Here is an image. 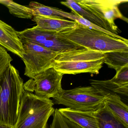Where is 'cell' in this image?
Segmentation results:
<instances>
[{
  "instance_id": "obj_1",
  "label": "cell",
  "mask_w": 128,
  "mask_h": 128,
  "mask_svg": "<svg viewBox=\"0 0 128 128\" xmlns=\"http://www.w3.org/2000/svg\"><path fill=\"white\" fill-rule=\"evenodd\" d=\"M24 81L18 71L12 65L0 81V124L14 127L24 91Z\"/></svg>"
},
{
  "instance_id": "obj_2",
  "label": "cell",
  "mask_w": 128,
  "mask_h": 128,
  "mask_svg": "<svg viewBox=\"0 0 128 128\" xmlns=\"http://www.w3.org/2000/svg\"><path fill=\"white\" fill-rule=\"evenodd\" d=\"M60 33L70 41L88 50L103 53L128 51V40L114 38L78 23L74 27Z\"/></svg>"
},
{
  "instance_id": "obj_3",
  "label": "cell",
  "mask_w": 128,
  "mask_h": 128,
  "mask_svg": "<svg viewBox=\"0 0 128 128\" xmlns=\"http://www.w3.org/2000/svg\"><path fill=\"white\" fill-rule=\"evenodd\" d=\"M53 101L24 90L21 99L17 122L13 128H47L54 113Z\"/></svg>"
},
{
  "instance_id": "obj_4",
  "label": "cell",
  "mask_w": 128,
  "mask_h": 128,
  "mask_svg": "<svg viewBox=\"0 0 128 128\" xmlns=\"http://www.w3.org/2000/svg\"><path fill=\"white\" fill-rule=\"evenodd\" d=\"M104 53L88 49L58 54L52 66L63 74H98L104 64Z\"/></svg>"
},
{
  "instance_id": "obj_5",
  "label": "cell",
  "mask_w": 128,
  "mask_h": 128,
  "mask_svg": "<svg viewBox=\"0 0 128 128\" xmlns=\"http://www.w3.org/2000/svg\"><path fill=\"white\" fill-rule=\"evenodd\" d=\"M106 94L93 86H79L63 90L53 102L74 110L97 112L104 106Z\"/></svg>"
},
{
  "instance_id": "obj_6",
  "label": "cell",
  "mask_w": 128,
  "mask_h": 128,
  "mask_svg": "<svg viewBox=\"0 0 128 128\" xmlns=\"http://www.w3.org/2000/svg\"><path fill=\"white\" fill-rule=\"evenodd\" d=\"M63 75L52 66L24 84V89L27 92H35V94L40 97L54 98L63 90L62 87Z\"/></svg>"
},
{
  "instance_id": "obj_7",
  "label": "cell",
  "mask_w": 128,
  "mask_h": 128,
  "mask_svg": "<svg viewBox=\"0 0 128 128\" xmlns=\"http://www.w3.org/2000/svg\"><path fill=\"white\" fill-rule=\"evenodd\" d=\"M80 6L90 12L110 26L116 35L121 32L114 20L119 18L128 23V19L121 13L119 6L127 0H76Z\"/></svg>"
},
{
  "instance_id": "obj_8",
  "label": "cell",
  "mask_w": 128,
  "mask_h": 128,
  "mask_svg": "<svg viewBox=\"0 0 128 128\" xmlns=\"http://www.w3.org/2000/svg\"><path fill=\"white\" fill-rule=\"evenodd\" d=\"M24 54L22 58L24 65V75L32 78L40 72L52 66L58 54L31 42L22 43Z\"/></svg>"
},
{
  "instance_id": "obj_9",
  "label": "cell",
  "mask_w": 128,
  "mask_h": 128,
  "mask_svg": "<svg viewBox=\"0 0 128 128\" xmlns=\"http://www.w3.org/2000/svg\"><path fill=\"white\" fill-rule=\"evenodd\" d=\"M0 46L22 58L24 51L18 31L0 20Z\"/></svg>"
},
{
  "instance_id": "obj_10",
  "label": "cell",
  "mask_w": 128,
  "mask_h": 128,
  "mask_svg": "<svg viewBox=\"0 0 128 128\" xmlns=\"http://www.w3.org/2000/svg\"><path fill=\"white\" fill-rule=\"evenodd\" d=\"M58 109L64 116L82 128H99L96 112L78 110L68 108Z\"/></svg>"
},
{
  "instance_id": "obj_11",
  "label": "cell",
  "mask_w": 128,
  "mask_h": 128,
  "mask_svg": "<svg viewBox=\"0 0 128 128\" xmlns=\"http://www.w3.org/2000/svg\"><path fill=\"white\" fill-rule=\"evenodd\" d=\"M104 107L114 116L128 128V106L121 100L120 95L106 92Z\"/></svg>"
},
{
  "instance_id": "obj_12",
  "label": "cell",
  "mask_w": 128,
  "mask_h": 128,
  "mask_svg": "<svg viewBox=\"0 0 128 128\" xmlns=\"http://www.w3.org/2000/svg\"><path fill=\"white\" fill-rule=\"evenodd\" d=\"M32 19L38 27L46 30L57 32L74 27L77 24L76 22L66 20L62 18L34 16Z\"/></svg>"
},
{
  "instance_id": "obj_13",
  "label": "cell",
  "mask_w": 128,
  "mask_h": 128,
  "mask_svg": "<svg viewBox=\"0 0 128 128\" xmlns=\"http://www.w3.org/2000/svg\"><path fill=\"white\" fill-rule=\"evenodd\" d=\"M60 3L92 24L114 34L107 23L96 17L90 12L84 9L77 4L76 0H67L66 1L60 2Z\"/></svg>"
},
{
  "instance_id": "obj_14",
  "label": "cell",
  "mask_w": 128,
  "mask_h": 128,
  "mask_svg": "<svg viewBox=\"0 0 128 128\" xmlns=\"http://www.w3.org/2000/svg\"><path fill=\"white\" fill-rule=\"evenodd\" d=\"M55 10H56V12L58 15L62 17V18H66L71 19L72 20L76 22L78 24H80L90 29L102 32L106 34L111 36L114 38H117L119 39L122 40L124 41L128 40L126 39L125 38L122 36H120L119 35H116L113 33L109 32L106 30H104V29L92 24L89 21L84 18L83 17H82L80 16L76 12H74L73 11H72L71 12L69 13V12H64L62 10L59 9L57 8H55Z\"/></svg>"
},
{
  "instance_id": "obj_15",
  "label": "cell",
  "mask_w": 128,
  "mask_h": 128,
  "mask_svg": "<svg viewBox=\"0 0 128 128\" xmlns=\"http://www.w3.org/2000/svg\"><path fill=\"white\" fill-rule=\"evenodd\" d=\"M90 84L95 88L107 93L116 94L124 96H128V84H117L110 79L106 80H90Z\"/></svg>"
},
{
  "instance_id": "obj_16",
  "label": "cell",
  "mask_w": 128,
  "mask_h": 128,
  "mask_svg": "<svg viewBox=\"0 0 128 128\" xmlns=\"http://www.w3.org/2000/svg\"><path fill=\"white\" fill-rule=\"evenodd\" d=\"M104 64L116 72L128 67V51L110 52L104 53Z\"/></svg>"
},
{
  "instance_id": "obj_17",
  "label": "cell",
  "mask_w": 128,
  "mask_h": 128,
  "mask_svg": "<svg viewBox=\"0 0 128 128\" xmlns=\"http://www.w3.org/2000/svg\"><path fill=\"white\" fill-rule=\"evenodd\" d=\"M99 128H128L108 110L104 106L96 113Z\"/></svg>"
},
{
  "instance_id": "obj_18",
  "label": "cell",
  "mask_w": 128,
  "mask_h": 128,
  "mask_svg": "<svg viewBox=\"0 0 128 128\" xmlns=\"http://www.w3.org/2000/svg\"><path fill=\"white\" fill-rule=\"evenodd\" d=\"M0 4L6 6L11 14L18 18L32 19L34 16L32 10L29 6H22L10 0H0Z\"/></svg>"
},
{
  "instance_id": "obj_19",
  "label": "cell",
  "mask_w": 128,
  "mask_h": 128,
  "mask_svg": "<svg viewBox=\"0 0 128 128\" xmlns=\"http://www.w3.org/2000/svg\"><path fill=\"white\" fill-rule=\"evenodd\" d=\"M29 6L32 10L34 16L48 18H62L58 16L55 8L44 6L36 2H31Z\"/></svg>"
},
{
  "instance_id": "obj_20",
  "label": "cell",
  "mask_w": 128,
  "mask_h": 128,
  "mask_svg": "<svg viewBox=\"0 0 128 128\" xmlns=\"http://www.w3.org/2000/svg\"><path fill=\"white\" fill-rule=\"evenodd\" d=\"M53 115V120L49 128H82L64 116L58 108L55 109Z\"/></svg>"
},
{
  "instance_id": "obj_21",
  "label": "cell",
  "mask_w": 128,
  "mask_h": 128,
  "mask_svg": "<svg viewBox=\"0 0 128 128\" xmlns=\"http://www.w3.org/2000/svg\"><path fill=\"white\" fill-rule=\"evenodd\" d=\"M13 60L6 48L0 46V81Z\"/></svg>"
},
{
  "instance_id": "obj_22",
  "label": "cell",
  "mask_w": 128,
  "mask_h": 128,
  "mask_svg": "<svg viewBox=\"0 0 128 128\" xmlns=\"http://www.w3.org/2000/svg\"><path fill=\"white\" fill-rule=\"evenodd\" d=\"M111 80L120 84H128V67H125L116 72L114 77Z\"/></svg>"
},
{
  "instance_id": "obj_23",
  "label": "cell",
  "mask_w": 128,
  "mask_h": 128,
  "mask_svg": "<svg viewBox=\"0 0 128 128\" xmlns=\"http://www.w3.org/2000/svg\"><path fill=\"white\" fill-rule=\"evenodd\" d=\"M0 128H13V127L12 126H10L0 125Z\"/></svg>"
}]
</instances>
